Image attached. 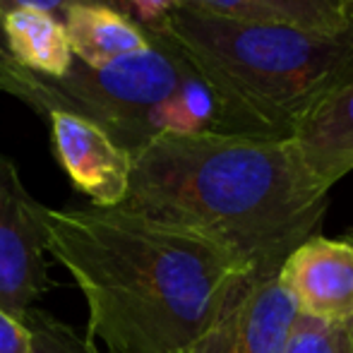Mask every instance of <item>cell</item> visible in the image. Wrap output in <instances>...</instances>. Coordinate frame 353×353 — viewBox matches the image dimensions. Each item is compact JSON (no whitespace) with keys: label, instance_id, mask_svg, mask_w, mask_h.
Returning a JSON list of instances; mask_svg holds the SVG:
<instances>
[{"label":"cell","instance_id":"cell-11","mask_svg":"<svg viewBox=\"0 0 353 353\" xmlns=\"http://www.w3.org/2000/svg\"><path fill=\"white\" fill-rule=\"evenodd\" d=\"M61 22L74 63L84 68H103L149 46V34L140 24L106 5H77L63 14Z\"/></svg>","mask_w":353,"mask_h":353},{"label":"cell","instance_id":"cell-20","mask_svg":"<svg viewBox=\"0 0 353 353\" xmlns=\"http://www.w3.org/2000/svg\"><path fill=\"white\" fill-rule=\"evenodd\" d=\"M349 3H351V10H353V0H349Z\"/></svg>","mask_w":353,"mask_h":353},{"label":"cell","instance_id":"cell-16","mask_svg":"<svg viewBox=\"0 0 353 353\" xmlns=\"http://www.w3.org/2000/svg\"><path fill=\"white\" fill-rule=\"evenodd\" d=\"M178 8L183 0H123V12L142 29H159Z\"/></svg>","mask_w":353,"mask_h":353},{"label":"cell","instance_id":"cell-19","mask_svg":"<svg viewBox=\"0 0 353 353\" xmlns=\"http://www.w3.org/2000/svg\"><path fill=\"white\" fill-rule=\"evenodd\" d=\"M349 241H351V243H353V231H351V238H349Z\"/></svg>","mask_w":353,"mask_h":353},{"label":"cell","instance_id":"cell-2","mask_svg":"<svg viewBox=\"0 0 353 353\" xmlns=\"http://www.w3.org/2000/svg\"><path fill=\"white\" fill-rule=\"evenodd\" d=\"M330 192L291 140L250 135H159L132 157L121 210L195 233L255 276H274L320 233Z\"/></svg>","mask_w":353,"mask_h":353},{"label":"cell","instance_id":"cell-14","mask_svg":"<svg viewBox=\"0 0 353 353\" xmlns=\"http://www.w3.org/2000/svg\"><path fill=\"white\" fill-rule=\"evenodd\" d=\"M22 320L32 334V353H106L87 336H79L70 325L37 307L24 312Z\"/></svg>","mask_w":353,"mask_h":353},{"label":"cell","instance_id":"cell-5","mask_svg":"<svg viewBox=\"0 0 353 353\" xmlns=\"http://www.w3.org/2000/svg\"><path fill=\"white\" fill-rule=\"evenodd\" d=\"M43 212L0 154V310L14 317H24L51 286Z\"/></svg>","mask_w":353,"mask_h":353},{"label":"cell","instance_id":"cell-4","mask_svg":"<svg viewBox=\"0 0 353 353\" xmlns=\"http://www.w3.org/2000/svg\"><path fill=\"white\" fill-rule=\"evenodd\" d=\"M144 32V51L103 68L72 63L61 79L32 74L24 103L43 116L70 111L87 118L130 157L159 135H238L214 89L176 41L157 29Z\"/></svg>","mask_w":353,"mask_h":353},{"label":"cell","instance_id":"cell-12","mask_svg":"<svg viewBox=\"0 0 353 353\" xmlns=\"http://www.w3.org/2000/svg\"><path fill=\"white\" fill-rule=\"evenodd\" d=\"M5 51L22 70L46 79L70 72L74 58L65 27L58 17L37 10H14L0 19Z\"/></svg>","mask_w":353,"mask_h":353},{"label":"cell","instance_id":"cell-17","mask_svg":"<svg viewBox=\"0 0 353 353\" xmlns=\"http://www.w3.org/2000/svg\"><path fill=\"white\" fill-rule=\"evenodd\" d=\"M0 353H32V334L22 317L0 310Z\"/></svg>","mask_w":353,"mask_h":353},{"label":"cell","instance_id":"cell-6","mask_svg":"<svg viewBox=\"0 0 353 353\" xmlns=\"http://www.w3.org/2000/svg\"><path fill=\"white\" fill-rule=\"evenodd\" d=\"M298 315L279 274H250L183 353H283Z\"/></svg>","mask_w":353,"mask_h":353},{"label":"cell","instance_id":"cell-18","mask_svg":"<svg viewBox=\"0 0 353 353\" xmlns=\"http://www.w3.org/2000/svg\"><path fill=\"white\" fill-rule=\"evenodd\" d=\"M0 65H3V68H12V65H14V63L10 61L8 51H5V43H3V34H0Z\"/></svg>","mask_w":353,"mask_h":353},{"label":"cell","instance_id":"cell-10","mask_svg":"<svg viewBox=\"0 0 353 353\" xmlns=\"http://www.w3.org/2000/svg\"><path fill=\"white\" fill-rule=\"evenodd\" d=\"M183 8L212 17L336 34L353 22L349 0H183Z\"/></svg>","mask_w":353,"mask_h":353},{"label":"cell","instance_id":"cell-13","mask_svg":"<svg viewBox=\"0 0 353 353\" xmlns=\"http://www.w3.org/2000/svg\"><path fill=\"white\" fill-rule=\"evenodd\" d=\"M283 353H353V317L325 322L298 315Z\"/></svg>","mask_w":353,"mask_h":353},{"label":"cell","instance_id":"cell-3","mask_svg":"<svg viewBox=\"0 0 353 353\" xmlns=\"http://www.w3.org/2000/svg\"><path fill=\"white\" fill-rule=\"evenodd\" d=\"M157 32L207 79L238 135L288 140L317 101L353 79V22L320 34L178 8Z\"/></svg>","mask_w":353,"mask_h":353},{"label":"cell","instance_id":"cell-9","mask_svg":"<svg viewBox=\"0 0 353 353\" xmlns=\"http://www.w3.org/2000/svg\"><path fill=\"white\" fill-rule=\"evenodd\" d=\"M288 140L327 192L349 176L353 171V79L317 101Z\"/></svg>","mask_w":353,"mask_h":353},{"label":"cell","instance_id":"cell-8","mask_svg":"<svg viewBox=\"0 0 353 353\" xmlns=\"http://www.w3.org/2000/svg\"><path fill=\"white\" fill-rule=\"evenodd\" d=\"M279 279L301 315L325 322L353 317V243L310 236L283 262Z\"/></svg>","mask_w":353,"mask_h":353},{"label":"cell","instance_id":"cell-15","mask_svg":"<svg viewBox=\"0 0 353 353\" xmlns=\"http://www.w3.org/2000/svg\"><path fill=\"white\" fill-rule=\"evenodd\" d=\"M77 5H106V8H116L123 12V0H0V19L14 10H37V12H46L61 19L68 10Z\"/></svg>","mask_w":353,"mask_h":353},{"label":"cell","instance_id":"cell-7","mask_svg":"<svg viewBox=\"0 0 353 353\" xmlns=\"http://www.w3.org/2000/svg\"><path fill=\"white\" fill-rule=\"evenodd\" d=\"M51 140L63 171L92 207H121L128 195L132 157L97 123L70 111L46 113Z\"/></svg>","mask_w":353,"mask_h":353},{"label":"cell","instance_id":"cell-1","mask_svg":"<svg viewBox=\"0 0 353 353\" xmlns=\"http://www.w3.org/2000/svg\"><path fill=\"white\" fill-rule=\"evenodd\" d=\"M43 231L87 301V339L106 353H183L252 274L205 238L121 207H46Z\"/></svg>","mask_w":353,"mask_h":353}]
</instances>
